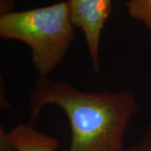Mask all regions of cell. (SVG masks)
<instances>
[{"mask_svg": "<svg viewBox=\"0 0 151 151\" xmlns=\"http://www.w3.org/2000/svg\"><path fill=\"white\" fill-rule=\"evenodd\" d=\"M9 134L18 151H58V140L35 129L31 124H19Z\"/></svg>", "mask_w": 151, "mask_h": 151, "instance_id": "cell-4", "label": "cell"}, {"mask_svg": "<svg viewBox=\"0 0 151 151\" xmlns=\"http://www.w3.org/2000/svg\"><path fill=\"white\" fill-rule=\"evenodd\" d=\"M0 151H18L9 133L3 127L0 128Z\"/></svg>", "mask_w": 151, "mask_h": 151, "instance_id": "cell-7", "label": "cell"}, {"mask_svg": "<svg viewBox=\"0 0 151 151\" xmlns=\"http://www.w3.org/2000/svg\"><path fill=\"white\" fill-rule=\"evenodd\" d=\"M46 105L59 107L68 119L70 144L67 151H125L124 135L138 111L131 90L86 92L67 82L38 76L28 104L29 124L33 125Z\"/></svg>", "mask_w": 151, "mask_h": 151, "instance_id": "cell-1", "label": "cell"}, {"mask_svg": "<svg viewBox=\"0 0 151 151\" xmlns=\"http://www.w3.org/2000/svg\"><path fill=\"white\" fill-rule=\"evenodd\" d=\"M68 1L0 16V37L27 44L39 76L49 75L64 59L75 38Z\"/></svg>", "mask_w": 151, "mask_h": 151, "instance_id": "cell-2", "label": "cell"}, {"mask_svg": "<svg viewBox=\"0 0 151 151\" xmlns=\"http://www.w3.org/2000/svg\"><path fill=\"white\" fill-rule=\"evenodd\" d=\"M125 151H151V123L146 128L139 142L126 149Z\"/></svg>", "mask_w": 151, "mask_h": 151, "instance_id": "cell-6", "label": "cell"}, {"mask_svg": "<svg viewBox=\"0 0 151 151\" xmlns=\"http://www.w3.org/2000/svg\"><path fill=\"white\" fill-rule=\"evenodd\" d=\"M17 0H0V16L14 12Z\"/></svg>", "mask_w": 151, "mask_h": 151, "instance_id": "cell-8", "label": "cell"}, {"mask_svg": "<svg viewBox=\"0 0 151 151\" xmlns=\"http://www.w3.org/2000/svg\"><path fill=\"white\" fill-rule=\"evenodd\" d=\"M125 6L130 17L141 21L151 30V0H128Z\"/></svg>", "mask_w": 151, "mask_h": 151, "instance_id": "cell-5", "label": "cell"}, {"mask_svg": "<svg viewBox=\"0 0 151 151\" xmlns=\"http://www.w3.org/2000/svg\"><path fill=\"white\" fill-rule=\"evenodd\" d=\"M71 22L84 33L95 72L100 70V40L112 12V0H68Z\"/></svg>", "mask_w": 151, "mask_h": 151, "instance_id": "cell-3", "label": "cell"}]
</instances>
